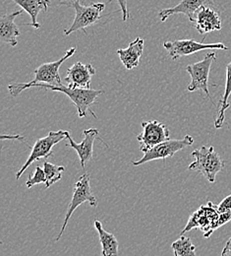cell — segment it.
Returning a JSON list of instances; mask_svg holds the SVG:
<instances>
[{
    "mask_svg": "<svg viewBox=\"0 0 231 256\" xmlns=\"http://www.w3.org/2000/svg\"><path fill=\"white\" fill-rule=\"evenodd\" d=\"M117 3L119 4L121 11H122V19L124 22H126L129 19V12H128V8H127V0H116Z\"/></svg>",
    "mask_w": 231,
    "mask_h": 256,
    "instance_id": "25",
    "label": "cell"
},
{
    "mask_svg": "<svg viewBox=\"0 0 231 256\" xmlns=\"http://www.w3.org/2000/svg\"><path fill=\"white\" fill-rule=\"evenodd\" d=\"M85 137L80 142L77 143L73 140L71 134L67 133V140L69 142V146L76 151L78 154V157L80 159L81 166L84 168L86 164L94 158V143L95 140L98 138L101 141L99 137V130L97 128H90L83 131Z\"/></svg>",
    "mask_w": 231,
    "mask_h": 256,
    "instance_id": "11",
    "label": "cell"
},
{
    "mask_svg": "<svg viewBox=\"0 0 231 256\" xmlns=\"http://www.w3.org/2000/svg\"><path fill=\"white\" fill-rule=\"evenodd\" d=\"M77 48L73 46L68 50L65 54L58 60L53 62L42 64L34 71V79L28 83H13L8 85V91L12 96H19L24 90L35 87L37 84H45L52 86H61L62 81L59 75V68L61 64L66 62L68 58H72L76 52Z\"/></svg>",
    "mask_w": 231,
    "mask_h": 256,
    "instance_id": "1",
    "label": "cell"
},
{
    "mask_svg": "<svg viewBox=\"0 0 231 256\" xmlns=\"http://www.w3.org/2000/svg\"><path fill=\"white\" fill-rule=\"evenodd\" d=\"M216 60L217 54L215 52H211L208 54L203 60L186 67V71L189 73L192 79L191 83L187 87V90L189 92L202 91L211 102H213V100L209 91V76L212 64Z\"/></svg>",
    "mask_w": 231,
    "mask_h": 256,
    "instance_id": "6",
    "label": "cell"
},
{
    "mask_svg": "<svg viewBox=\"0 0 231 256\" xmlns=\"http://www.w3.org/2000/svg\"><path fill=\"white\" fill-rule=\"evenodd\" d=\"M68 131L59 130V131H50L45 137L37 139L32 148L31 154L27 162L22 166L19 172H16V180H19L24 172L32 166L33 162L40 160L42 158H49L52 156V148L62 140L67 139Z\"/></svg>",
    "mask_w": 231,
    "mask_h": 256,
    "instance_id": "5",
    "label": "cell"
},
{
    "mask_svg": "<svg viewBox=\"0 0 231 256\" xmlns=\"http://www.w3.org/2000/svg\"><path fill=\"white\" fill-rule=\"evenodd\" d=\"M43 170L45 174V188H50L55 182H59L62 178V172L65 170V168L62 166H56L48 162H43Z\"/></svg>",
    "mask_w": 231,
    "mask_h": 256,
    "instance_id": "21",
    "label": "cell"
},
{
    "mask_svg": "<svg viewBox=\"0 0 231 256\" xmlns=\"http://www.w3.org/2000/svg\"><path fill=\"white\" fill-rule=\"evenodd\" d=\"M222 256H231V236L227 242V244L222 252Z\"/></svg>",
    "mask_w": 231,
    "mask_h": 256,
    "instance_id": "26",
    "label": "cell"
},
{
    "mask_svg": "<svg viewBox=\"0 0 231 256\" xmlns=\"http://www.w3.org/2000/svg\"><path fill=\"white\" fill-rule=\"evenodd\" d=\"M230 221H231V210L220 214L219 219H218V221L216 222V224H215V228H215V230H217V228H219L220 226H224V224L229 223Z\"/></svg>",
    "mask_w": 231,
    "mask_h": 256,
    "instance_id": "23",
    "label": "cell"
},
{
    "mask_svg": "<svg viewBox=\"0 0 231 256\" xmlns=\"http://www.w3.org/2000/svg\"><path fill=\"white\" fill-rule=\"evenodd\" d=\"M142 128L143 132L137 136V140L140 143V150L144 153L169 140V130L165 124L158 120L143 122Z\"/></svg>",
    "mask_w": 231,
    "mask_h": 256,
    "instance_id": "10",
    "label": "cell"
},
{
    "mask_svg": "<svg viewBox=\"0 0 231 256\" xmlns=\"http://www.w3.org/2000/svg\"><path fill=\"white\" fill-rule=\"evenodd\" d=\"M231 210V194L227 196L219 205H218V211L219 213H224L227 211Z\"/></svg>",
    "mask_w": 231,
    "mask_h": 256,
    "instance_id": "24",
    "label": "cell"
},
{
    "mask_svg": "<svg viewBox=\"0 0 231 256\" xmlns=\"http://www.w3.org/2000/svg\"><path fill=\"white\" fill-rule=\"evenodd\" d=\"M164 46L172 60H177L182 56H191L204 50H228L230 48L223 42L205 44L199 42L194 40H175L172 42H165Z\"/></svg>",
    "mask_w": 231,
    "mask_h": 256,
    "instance_id": "8",
    "label": "cell"
},
{
    "mask_svg": "<svg viewBox=\"0 0 231 256\" xmlns=\"http://www.w3.org/2000/svg\"><path fill=\"white\" fill-rule=\"evenodd\" d=\"M96 74V69L91 64L76 62L67 69L65 81L71 87L90 88L92 77Z\"/></svg>",
    "mask_w": 231,
    "mask_h": 256,
    "instance_id": "14",
    "label": "cell"
},
{
    "mask_svg": "<svg viewBox=\"0 0 231 256\" xmlns=\"http://www.w3.org/2000/svg\"><path fill=\"white\" fill-rule=\"evenodd\" d=\"M194 27L201 34L222 30V19L219 12L213 7H202L195 15Z\"/></svg>",
    "mask_w": 231,
    "mask_h": 256,
    "instance_id": "13",
    "label": "cell"
},
{
    "mask_svg": "<svg viewBox=\"0 0 231 256\" xmlns=\"http://www.w3.org/2000/svg\"><path fill=\"white\" fill-rule=\"evenodd\" d=\"M45 174L43 168H41L39 166H37L33 172V176L31 174L29 178L26 182V186L28 188H32L33 186L39 184H45Z\"/></svg>",
    "mask_w": 231,
    "mask_h": 256,
    "instance_id": "22",
    "label": "cell"
},
{
    "mask_svg": "<svg viewBox=\"0 0 231 256\" xmlns=\"http://www.w3.org/2000/svg\"><path fill=\"white\" fill-rule=\"evenodd\" d=\"M231 95V62L228 64L227 66V81H226V88H225V93L224 96L220 100V110L218 114V118L215 122V128L217 129H220L223 128V124L226 120V112L230 108V102L229 98Z\"/></svg>",
    "mask_w": 231,
    "mask_h": 256,
    "instance_id": "19",
    "label": "cell"
},
{
    "mask_svg": "<svg viewBox=\"0 0 231 256\" xmlns=\"http://www.w3.org/2000/svg\"><path fill=\"white\" fill-rule=\"evenodd\" d=\"M104 3H95L90 6H85L76 3L73 8L75 9V19L69 29L65 30V34L69 36L72 32L82 30L86 32V28L93 26L100 19V13L104 10Z\"/></svg>",
    "mask_w": 231,
    "mask_h": 256,
    "instance_id": "9",
    "label": "cell"
},
{
    "mask_svg": "<svg viewBox=\"0 0 231 256\" xmlns=\"http://www.w3.org/2000/svg\"><path fill=\"white\" fill-rule=\"evenodd\" d=\"M23 10H25L31 17L32 23L28 24L34 29H38L40 24L37 22V16L40 11H47L50 6V0H12Z\"/></svg>",
    "mask_w": 231,
    "mask_h": 256,
    "instance_id": "17",
    "label": "cell"
},
{
    "mask_svg": "<svg viewBox=\"0 0 231 256\" xmlns=\"http://www.w3.org/2000/svg\"><path fill=\"white\" fill-rule=\"evenodd\" d=\"M23 9L20 11H15L11 14L2 15L0 18V40L1 42L11 46H16L18 44V36H20V30L15 24V19L17 16L21 15Z\"/></svg>",
    "mask_w": 231,
    "mask_h": 256,
    "instance_id": "15",
    "label": "cell"
},
{
    "mask_svg": "<svg viewBox=\"0 0 231 256\" xmlns=\"http://www.w3.org/2000/svg\"><path fill=\"white\" fill-rule=\"evenodd\" d=\"M205 6L215 8L214 0H181L174 7L161 10L159 12V16L162 22H165L167 18L172 15L184 14L193 23L196 13L202 7H205Z\"/></svg>",
    "mask_w": 231,
    "mask_h": 256,
    "instance_id": "12",
    "label": "cell"
},
{
    "mask_svg": "<svg viewBox=\"0 0 231 256\" xmlns=\"http://www.w3.org/2000/svg\"><path fill=\"white\" fill-rule=\"evenodd\" d=\"M95 228L99 232L102 256H118V242L114 234L106 232L99 220H95Z\"/></svg>",
    "mask_w": 231,
    "mask_h": 256,
    "instance_id": "18",
    "label": "cell"
},
{
    "mask_svg": "<svg viewBox=\"0 0 231 256\" xmlns=\"http://www.w3.org/2000/svg\"><path fill=\"white\" fill-rule=\"evenodd\" d=\"M79 1L80 0H59V5H64L69 8H73V6Z\"/></svg>",
    "mask_w": 231,
    "mask_h": 256,
    "instance_id": "27",
    "label": "cell"
},
{
    "mask_svg": "<svg viewBox=\"0 0 231 256\" xmlns=\"http://www.w3.org/2000/svg\"><path fill=\"white\" fill-rule=\"evenodd\" d=\"M144 52V38H137L126 48H120L116 52L121 62L127 70H131L140 64V58Z\"/></svg>",
    "mask_w": 231,
    "mask_h": 256,
    "instance_id": "16",
    "label": "cell"
},
{
    "mask_svg": "<svg viewBox=\"0 0 231 256\" xmlns=\"http://www.w3.org/2000/svg\"><path fill=\"white\" fill-rule=\"evenodd\" d=\"M174 256H197L196 246L190 238L180 234V238L171 244Z\"/></svg>",
    "mask_w": 231,
    "mask_h": 256,
    "instance_id": "20",
    "label": "cell"
},
{
    "mask_svg": "<svg viewBox=\"0 0 231 256\" xmlns=\"http://www.w3.org/2000/svg\"><path fill=\"white\" fill-rule=\"evenodd\" d=\"M90 180H91L90 174L85 172L84 174H82L80 176L79 180L76 182V184L74 186V190H73L72 199H71V201L69 203V206H68V209H67L66 215H65V218H64V221H63L62 228H61L57 238H55V242H58L61 238L70 218L72 217L74 211L80 205H82L85 202H88L92 207H97L98 206V200L91 190Z\"/></svg>",
    "mask_w": 231,
    "mask_h": 256,
    "instance_id": "4",
    "label": "cell"
},
{
    "mask_svg": "<svg viewBox=\"0 0 231 256\" xmlns=\"http://www.w3.org/2000/svg\"><path fill=\"white\" fill-rule=\"evenodd\" d=\"M35 87L44 88L46 90L64 93L76 106L78 110V116L80 118H86L88 112L90 110L91 114L97 118L96 114L90 110V106L95 104L96 98L103 94L102 90H94L91 88H80V87H71V86H52V85H45V84H37Z\"/></svg>",
    "mask_w": 231,
    "mask_h": 256,
    "instance_id": "2",
    "label": "cell"
},
{
    "mask_svg": "<svg viewBox=\"0 0 231 256\" xmlns=\"http://www.w3.org/2000/svg\"><path fill=\"white\" fill-rule=\"evenodd\" d=\"M1 139H18V140H21V141H24L25 138L22 137L21 135H2L1 136Z\"/></svg>",
    "mask_w": 231,
    "mask_h": 256,
    "instance_id": "28",
    "label": "cell"
},
{
    "mask_svg": "<svg viewBox=\"0 0 231 256\" xmlns=\"http://www.w3.org/2000/svg\"><path fill=\"white\" fill-rule=\"evenodd\" d=\"M194 139L190 135L184 136L182 139H175V140H167L163 142L154 148L150 149L148 152H146L141 160L132 162L133 164L138 166H142L143 164H146L148 162L155 160H165L166 158L173 157L177 152L183 150L184 148H187L191 145H193Z\"/></svg>",
    "mask_w": 231,
    "mask_h": 256,
    "instance_id": "7",
    "label": "cell"
},
{
    "mask_svg": "<svg viewBox=\"0 0 231 256\" xmlns=\"http://www.w3.org/2000/svg\"><path fill=\"white\" fill-rule=\"evenodd\" d=\"M192 156L195 160L190 164L188 168L200 172L209 182L214 184L216 182L217 174L225 168L226 162L215 151L213 146H202L192 152Z\"/></svg>",
    "mask_w": 231,
    "mask_h": 256,
    "instance_id": "3",
    "label": "cell"
}]
</instances>
